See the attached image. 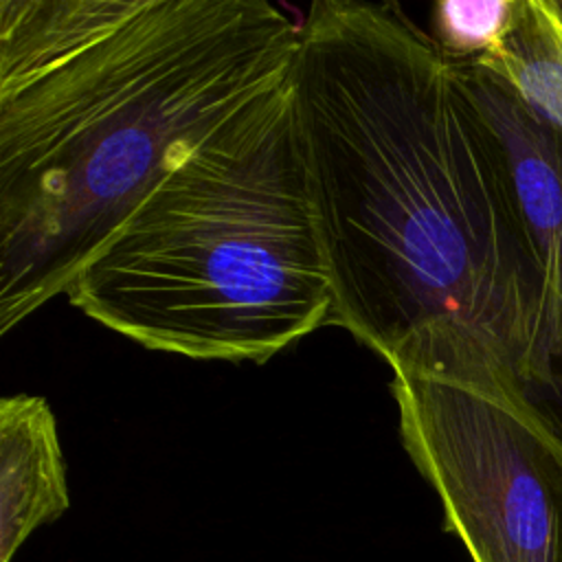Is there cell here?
<instances>
[{"label":"cell","instance_id":"cell-1","mask_svg":"<svg viewBox=\"0 0 562 562\" xmlns=\"http://www.w3.org/2000/svg\"><path fill=\"white\" fill-rule=\"evenodd\" d=\"M296 123L334 323L389 367L446 334L551 382L538 272L505 151L463 68L397 2L316 0Z\"/></svg>","mask_w":562,"mask_h":562},{"label":"cell","instance_id":"cell-2","mask_svg":"<svg viewBox=\"0 0 562 562\" xmlns=\"http://www.w3.org/2000/svg\"><path fill=\"white\" fill-rule=\"evenodd\" d=\"M266 0H0V336L206 136L294 79Z\"/></svg>","mask_w":562,"mask_h":562},{"label":"cell","instance_id":"cell-3","mask_svg":"<svg viewBox=\"0 0 562 562\" xmlns=\"http://www.w3.org/2000/svg\"><path fill=\"white\" fill-rule=\"evenodd\" d=\"M64 294L127 340L191 360L263 364L331 325L294 79L154 182Z\"/></svg>","mask_w":562,"mask_h":562},{"label":"cell","instance_id":"cell-4","mask_svg":"<svg viewBox=\"0 0 562 562\" xmlns=\"http://www.w3.org/2000/svg\"><path fill=\"white\" fill-rule=\"evenodd\" d=\"M400 439L472 562H562V432L476 336L393 364Z\"/></svg>","mask_w":562,"mask_h":562},{"label":"cell","instance_id":"cell-5","mask_svg":"<svg viewBox=\"0 0 562 562\" xmlns=\"http://www.w3.org/2000/svg\"><path fill=\"white\" fill-rule=\"evenodd\" d=\"M476 108L496 134L540 281L544 345L562 356V132L536 114L509 86L474 64H461Z\"/></svg>","mask_w":562,"mask_h":562},{"label":"cell","instance_id":"cell-6","mask_svg":"<svg viewBox=\"0 0 562 562\" xmlns=\"http://www.w3.org/2000/svg\"><path fill=\"white\" fill-rule=\"evenodd\" d=\"M70 507L57 419L42 395L0 400V562Z\"/></svg>","mask_w":562,"mask_h":562},{"label":"cell","instance_id":"cell-7","mask_svg":"<svg viewBox=\"0 0 562 562\" xmlns=\"http://www.w3.org/2000/svg\"><path fill=\"white\" fill-rule=\"evenodd\" d=\"M472 64L562 132V18L553 0H522L503 48Z\"/></svg>","mask_w":562,"mask_h":562},{"label":"cell","instance_id":"cell-8","mask_svg":"<svg viewBox=\"0 0 562 562\" xmlns=\"http://www.w3.org/2000/svg\"><path fill=\"white\" fill-rule=\"evenodd\" d=\"M522 0H441L432 4L430 37L459 64L498 53L512 33Z\"/></svg>","mask_w":562,"mask_h":562},{"label":"cell","instance_id":"cell-9","mask_svg":"<svg viewBox=\"0 0 562 562\" xmlns=\"http://www.w3.org/2000/svg\"><path fill=\"white\" fill-rule=\"evenodd\" d=\"M555 2V9H558V13H560V18H562V0H553Z\"/></svg>","mask_w":562,"mask_h":562}]
</instances>
